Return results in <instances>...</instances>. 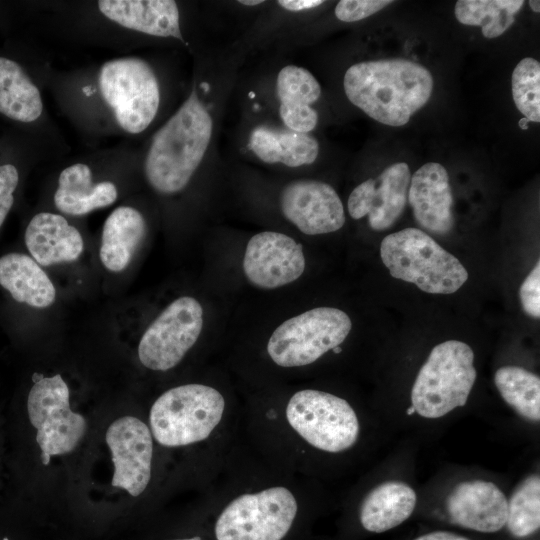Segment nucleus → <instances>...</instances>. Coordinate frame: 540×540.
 Segmentation results:
<instances>
[{
	"label": "nucleus",
	"instance_id": "nucleus-1",
	"mask_svg": "<svg viewBox=\"0 0 540 540\" xmlns=\"http://www.w3.org/2000/svg\"><path fill=\"white\" fill-rule=\"evenodd\" d=\"M348 100L372 119L403 126L433 91L430 71L414 61L396 58L358 62L343 78Z\"/></svg>",
	"mask_w": 540,
	"mask_h": 540
},
{
	"label": "nucleus",
	"instance_id": "nucleus-2",
	"mask_svg": "<svg viewBox=\"0 0 540 540\" xmlns=\"http://www.w3.org/2000/svg\"><path fill=\"white\" fill-rule=\"evenodd\" d=\"M213 118L195 86L185 102L155 133L145 159V175L162 194L185 188L201 164L213 135Z\"/></svg>",
	"mask_w": 540,
	"mask_h": 540
},
{
	"label": "nucleus",
	"instance_id": "nucleus-3",
	"mask_svg": "<svg viewBox=\"0 0 540 540\" xmlns=\"http://www.w3.org/2000/svg\"><path fill=\"white\" fill-rule=\"evenodd\" d=\"M380 255L392 277L413 283L427 293H455L468 279L461 262L417 228L384 237Z\"/></svg>",
	"mask_w": 540,
	"mask_h": 540
},
{
	"label": "nucleus",
	"instance_id": "nucleus-4",
	"mask_svg": "<svg viewBox=\"0 0 540 540\" xmlns=\"http://www.w3.org/2000/svg\"><path fill=\"white\" fill-rule=\"evenodd\" d=\"M477 372L474 352L465 342L447 340L432 348L411 389V405L422 418L439 419L463 407Z\"/></svg>",
	"mask_w": 540,
	"mask_h": 540
},
{
	"label": "nucleus",
	"instance_id": "nucleus-5",
	"mask_svg": "<svg viewBox=\"0 0 540 540\" xmlns=\"http://www.w3.org/2000/svg\"><path fill=\"white\" fill-rule=\"evenodd\" d=\"M224 409V397L211 386L192 383L171 388L151 407L152 436L166 447L203 441L220 423Z\"/></svg>",
	"mask_w": 540,
	"mask_h": 540
},
{
	"label": "nucleus",
	"instance_id": "nucleus-6",
	"mask_svg": "<svg viewBox=\"0 0 540 540\" xmlns=\"http://www.w3.org/2000/svg\"><path fill=\"white\" fill-rule=\"evenodd\" d=\"M351 328L344 311L313 308L280 324L268 340L267 353L281 367L309 365L342 344Z\"/></svg>",
	"mask_w": 540,
	"mask_h": 540
},
{
	"label": "nucleus",
	"instance_id": "nucleus-7",
	"mask_svg": "<svg viewBox=\"0 0 540 540\" xmlns=\"http://www.w3.org/2000/svg\"><path fill=\"white\" fill-rule=\"evenodd\" d=\"M289 425L311 446L340 453L353 447L360 434L358 416L343 398L328 392L304 389L286 407Z\"/></svg>",
	"mask_w": 540,
	"mask_h": 540
},
{
	"label": "nucleus",
	"instance_id": "nucleus-8",
	"mask_svg": "<svg viewBox=\"0 0 540 540\" xmlns=\"http://www.w3.org/2000/svg\"><path fill=\"white\" fill-rule=\"evenodd\" d=\"M99 85L122 129L143 132L154 120L160 103L157 77L151 66L139 58L106 62L100 71Z\"/></svg>",
	"mask_w": 540,
	"mask_h": 540
},
{
	"label": "nucleus",
	"instance_id": "nucleus-9",
	"mask_svg": "<svg viewBox=\"0 0 540 540\" xmlns=\"http://www.w3.org/2000/svg\"><path fill=\"white\" fill-rule=\"evenodd\" d=\"M298 510L293 493L283 486L243 494L232 500L215 523L217 540H282Z\"/></svg>",
	"mask_w": 540,
	"mask_h": 540
},
{
	"label": "nucleus",
	"instance_id": "nucleus-10",
	"mask_svg": "<svg viewBox=\"0 0 540 540\" xmlns=\"http://www.w3.org/2000/svg\"><path fill=\"white\" fill-rule=\"evenodd\" d=\"M27 411L37 430L36 441L44 465L49 464L52 456L71 452L85 434L86 421L71 410L69 388L60 374L34 380Z\"/></svg>",
	"mask_w": 540,
	"mask_h": 540
},
{
	"label": "nucleus",
	"instance_id": "nucleus-11",
	"mask_svg": "<svg viewBox=\"0 0 540 540\" xmlns=\"http://www.w3.org/2000/svg\"><path fill=\"white\" fill-rule=\"evenodd\" d=\"M202 327L203 309L195 298L183 296L174 300L141 337L140 362L154 371L175 367L196 343Z\"/></svg>",
	"mask_w": 540,
	"mask_h": 540
},
{
	"label": "nucleus",
	"instance_id": "nucleus-12",
	"mask_svg": "<svg viewBox=\"0 0 540 540\" xmlns=\"http://www.w3.org/2000/svg\"><path fill=\"white\" fill-rule=\"evenodd\" d=\"M105 438L114 466L112 486L139 496L151 478V430L140 419L123 416L108 427Z\"/></svg>",
	"mask_w": 540,
	"mask_h": 540
},
{
	"label": "nucleus",
	"instance_id": "nucleus-13",
	"mask_svg": "<svg viewBox=\"0 0 540 540\" xmlns=\"http://www.w3.org/2000/svg\"><path fill=\"white\" fill-rule=\"evenodd\" d=\"M303 247L290 236L263 231L247 243L243 271L251 284L262 289H275L297 280L304 272Z\"/></svg>",
	"mask_w": 540,
	"mask_h": 540
},
{
	"label": "nucleus",
	"instance_id": "nucleus-14",
	"mask_svg": "<svg viewBox=\"0 0 540 540\" xmlns=\"http://www.w3.org/2000/svg\"><path fill=\"white\" fill-rule=\"evenodd\" d=\"M284 217L306 235L338 231L345 223L342 201L322 181L301 179L288 183L280 195Z\"/></svg>",
	"mask_w": 540,
	"mask_h": 540
},
{
	"label": "nucleus",
	"instance_id": "nucleus-15",
	"mask_svg": "<svg viewBox=\"0 0 540 540\" xmlns=\"http://www.w3.org/2000/svg\"><path fill=\"white\" fill-rule=\"evenodd\" d=\"M411 180L407 163L388 166L377 178L356 186L349 195L347 208L353 219L368 216L375 231L390 228L403 213Z\"/></svg>",
	"mask_w": 540,
	"mask_h": 540
},
{
	"label": "nucleus",
	"instance_id": "nucleus-16",
	"mask_svg": "<svg viewBox=\"0 0 540 540\" xmlns=\"http://www.w3.org/2000/svg\"><path fill=\"white\" fill-rule=\"evenodd\" d=\"M446 508L453 523L482 533H494L506 525L508 499L491 481L465 480L450 491Z\"/></svg>",
	"mask_w": 540,
	"mask_h": 540
},
{
	"label": "nucleus",
	"instance_id": "nucleus-17",
	"mask_svg": "<svg viewBox=\"0 0 540 540\" xmlns=\"http://www.w3.org/2000/svg\"><path fill=\"white\" fill-rule=\"evenodd\" d=\"M407 199L423 229L437 235L451 231L453 197L448 173L441 164L426 163L411 176Z\"/></svg>",
	"mask_w": 540,
	"mask_h": 540
},
{
	"label": "nucleus",
	"instance_id": "nucleus-18",
	"mask_svg": "<svg viewBox=\"0 0 540 540\" xmlns=\"http://www.w3.org/2000/svg\"><path fill=\"white\" fill-rule=\"evenodd\" d=\"M276 95L279 100V116L287 129L309 133L318 123V113L312 108L321 96L317 79L307 69L284 66L277 75Z\"/></svg>",
	"mask_w": 540,
	"mask_h": 540
},
{
	"label": "nucleus",
	"instance_id": "nucleus-19",
	"mask_svg": "<svg viewBox=\"0 0 540 540\" xmlns=\"http://www.w3.org/2000/svg\"><path fill=\"white\" fill-rule=\"evenodd\" d=\"M100 12L119 25L157 37L184 41L179 9L172 0H101Z\"/></svg>",
	"mask_w": 540,
	"mask_h": 540
},
{
	"label": "nucleus",
	"instance_id": "nucleus-20",
	"mask_svg": "<svg viewBox=\"0 0 540 540\" xmlns=\"http://www.w3.org/2000/svg\"><path fill=\"white\" fill-rule=\"evenodd\" d=\"M25 244L33 259L42 266L77 260L83 252L80 232L59 214L41 212L29 222Z\"/></svg>",
	"mask_w": 540,
	"mask_h": 540
},
{
	"label": "nucleus",
	"instance_id": "nucleus-21",
	"mask_svg": "<svg viewBox=\"0 0 540 540\" xmlns=\"http://www.w3.org/2000/svg\"><path fill=\"white\" fill-rule=\"evenodd\" d=\"M247 147L265 163H281L291 168L310 165L319 154V143L309 133L269 125L254 127Z\"/></svg>",
	"mask_w": 540,
	"mask_h": 540
},
{
	"label": "nucleus",
	"instance_id": "nucleus-22",
	"mask_svg": "<svg viewBox=\"0 0 540 540\" xmlns=\"http://www.w3.org/2000/svg\"><path fill=\"white\" fill-rule=\"evenodd\" d=\"M417 494L407 483L384 481L364 497L359 512L360 523L369 532L382 533L406 521L414 512Z\"/></svg>",
	"mask_w": 540,
	"mask_h": 540
},
{
	"label": "nucleus",
	"instance_id": "nucleus-23",
	"mask_svg": "<svg viewBox=\"0 0 540 540\" xmlns=\"http://www.w3.org/2000/svg\"><path fill=\"white\" fill-rule=\"evenodd\" d=\"M117 196L112 182L94 184L89 166L76 163L60 173L54 203L61 212L78 216L111 205Z\"/></svg>",
	"mask_w": 540,
	"mask_h": 540
},
{
	"label": "nucleus",
	"instance_id": "nucleus-24",
	"mask_svg": "<svg viewBox=\"0 0 540 540\" xmlns=\"http://www.w3.org/2000/svg\"><path fill=\"white\" fill-rule=\"evenodd\" d=\"M146 234L143 215L133 207L120 206L106 219L101 238L99 256L106 269L123 271Z\"/></svg>",
	"mask_w": 540,
	"mask_h": 540
},
{
	"label": "nucleus",
	"instance_id": "nucleus-25",
	"mask_svg": "<svg viewBox=\"0 0 540 540\" xmlns=\"http://www.w3.org/2000/svg\"><path fill=\"white\" fill-rule=\"evenodd\" d=\"M0 285L14 300L35 308L53 304L56 290L44 270L31 257L8 253L0 258Z\"/></svg>",
	"mask_w": 540,
	"mask_h": 540
},
{
	"label": "nucleus",
	"instance_id": "nucleus-26",
	"mask_svg": "<svg viewBox=\"0 0 540 540\" xmlns=\"http://www.w3.org/2000/svg\"><path fill=\"white\" fill-rule=\"evenodd\" d=\"M42 111L41 94L23 68L11 59L0 57V113L29 123L37 120Z\"/></svg>",
	"mask_w": 540,
	"mask_h": 540
},
{
	"label": "nucleus",
	"instance_id": "nucleus-27",
	"mask_svg": "<svg viewBox=\"0 0 540 540\" xmlns=\"http://www.w3.org/2000/svg\"><path fill=\"white\" fill-rule=\"evenodd\" d=\"M494 383L502 399L521 417L540 421V378L519 366H503L494 374Z\"/></svg>",
	"mask_w": 540,
	"mask_h": 540
},
{
	"label": "nucleus",
	"instance_id": "nucleus-28",
	"mask_svg": "<svg viewBox=\"0 0 540 540\" xmlns=\"http://www.w3.org/2000/svg\"><path fill=\"white\" fill-rule=\"evenodd\" d=\"M523 5V0H459L455 17L461 24L480 26L483 36L492 39L512 26Z\"/></svg>",
	"mask_w": 540,
	"mask_h": 540
},
{
	"label": "nucleus",
	"instance_id": "nucleus-29",
	"mask_svg": "<svg viewBox=\"0 0 540 540\" xmlns=\"http://www.w3.org/2000/svg\"><path fill=\"white\" fill-rule=\"evenodd\" d=\"M509 532L524 538L540 527V477L533 473L523 479L508 500L506 525Z\"/></svg>",
	"mask_w": 540,
	"mask_h": 540
},
{
	"label": "nucleus",
	"instance_id": "nucleus-30",
	"mask_svg": "<svg viewBox=\"0 0 540 540\" xmlns=\"http://www.w3.org/2000/svg\"><path fill=\"white\" fill-rule=\"evenodd\" d=\"M514 103L526 119L540 122V63L526 57L518 62L511 76Z\"/></svg>",
	"mask_w": 540,
	"mask_h": 540
},
{
	"label": "nucleus",
	"instance_id": "nucleus-31",
	"mask_svg": "<svg viewBox=\"0 0 540 540\" xmlns=\"http://www.w3.org/2000/svg\"><path fill=\"white\" fill-rule=\"evenodd\" d=\"M391 3V0H341L335 7V16L343 22H355L375 14Z\"/></svg>",
	"mask_w": 540,
	"mask_h": 540
},
{
	"label": "nucleus",
	"instance_id": "nucleus-32",
	"mask_svg": "<svg viewBox=\"0 0 540 540\" xmlns=\"http://www.w3.org/2000/svg\"><path fill=\"white\" fill-rule=\"evenodd\" d=\"M521 306L524 312L533 317L540 316V263L532 269L521 284L519 290Z\"/></svg>",
	"mask_w": 540,
	"mask_h": 540
},
{
	"label": "nucleus",
	"instance_id": "nucleus-33",
	"mask_svg": "<svg viewBox=\"0 0 540 540\" xmlns=\"http://www.w3.org/2000/svg\"><path fill=\"white\" fill-rule=\"evenodd\" d=\"M18 181L19 173L14 165H0V227L13 205V192Z\"/></svg>",
	"mask_w": 540,
	"mask_h": 540
},
{
	"label": "nucleus",
	"instance_id": "nucleus-34",
	"mask_svg": "<svg viewBox=\"0 0 540 540\" xmlns=\"http://www.w3.org/2000/svg\"><path fill=\"white\" fill-rule=\"evenodd\" d=\"M278 5L290 12H301L320 6L321 0H279Z\"/></svg>",
	"mask_w": 540,
	"mask_h": 540
},
{
	"label": "nucleus",
	"instance_id": "nucleus-35",
	"mask_svg": "<svg viewBox=\"0 0 540 540\" xmlns=\"http://www.w3.org/2000/svg\"><path fill=\"white\" fill-rule=\"evenodd\" d=\"M415 540H470L464 536L448 532V531H434L419 536Z\"/></svg>",
	"mask_w": 540,
	"mask_h": 540
},
{
	"label": "nucleus",
	"instance_id": "nucleus-36",
	"mask_svg": "<svg viewBox=\"0 0 540 540\" xmlns=\"http://www.w3.org/2000/svg\"><path fill=\"white\" fill-rule=\"evenodd\" d=\"M240 4H243V5H248V6H255V5H259V4H263L264 1H261V0H240L239 1Z\"/></svg>",
	"mask_w": 540,
	"mask_h": 540
},
{
	"label": "nucleus",
	"instance_id": "nucleus-37",
	"mask_svg": "<svg viewBox=\"0 0 540 540\" xmlns=\"http://www.w3.org/2000/svg\"><path fill=\"white\" fill-rule=\"evenodd\" d=\"M528 3H529L530 8H531L534 12L539 13V11H540V2H539L538 0H537V1H535V0H530Z\"/></svg>",
	"mask_w": 540,
	"mask_h": 540
},
{
	"label": "nucleus",
	"instance_id": "nucleus-38",
	"mask_svg": "<svg viewBox=\"0 0 540 540\" xmlns=\"http://www.w3.org/2000/svg\"><path fill=\"white\" fill-rule=\"evenodd\" d=\"M528 119H526L525 117L520 119L519 121V126L522 128V129H527L528 128Z\"/></svg>",
	"mask_w": 540,
	"mask_h": 540
},
{
	"label": "nucleus",
	"instance_id": "nucleus-39",
	"mask_svg": "<svg viewBox=\"0 0 540 540\" xmlns=\"http://www.w3.org/2000/svg\"><path fill=\"white\" fill-rule=\"evenodd\" d=\"M177 540H200L199 538H187V539H177Z\"/></svg>",
	"mask_w": 540,
	"mask_h": 540
},
{
	"label": "nucleus",
	"instance_id": "nucleus-40",
	"mask_svg": "<svg viewBox=\"0 0 540 540\" xmlns=\"http://www.w3.org/2000/svg\"><path fill=\"white\" fill-rule=\"evenodd\" d=\"M5 540H8L7 538Z\"/></svg>",
	"mask_w": 540,
	"mask_h": 540
}]
</instances>
